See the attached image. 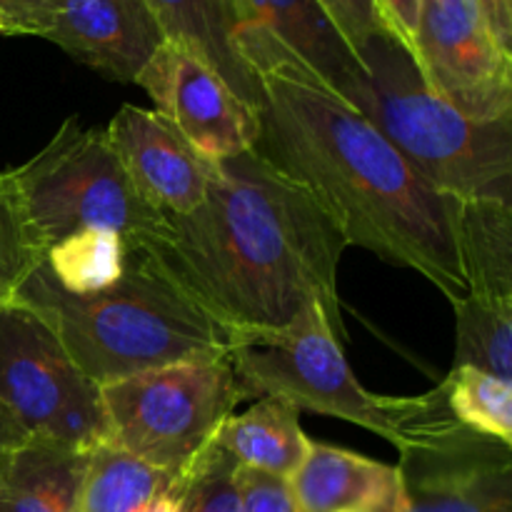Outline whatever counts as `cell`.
I'll return each mask as SVG.
<instances>
[{"instance_id": "17", "label": "cell", "mask_w": 512, "mask_h": 512, "mask_svg": "<svg viewBox=\"0 0 512 512\" xmlns=\"http://www.w3.org/2000/svg\"><path fill=\"white\" fill-rule=\"evenodd\" d=\"M90 450L28 438L0 465V512H80Z\"/></svg>"}, {"instance_id": "19", "label": "cell", "mask_w": 512, "mask_h": 512, "mask_svg": "<svg viewBox=\"0 0 512 512\" xmlns=\"http://www.w3.org/2000/svg\"><path fill=\"white\" fill-rule=\"evenodd\" d=\"M460 258L468 298L512 308V203H460Z\"/></svg>"}, {"instance_id": "32", "label": "cell", "mask_w": 512, "mask_h": 512, "mask_svg": "<svg viewBox=\"0 0 512 512\" xmlns=\"http://www.w3.org/2000/svg\"><path fill=\"white\" fill-rule=\"evenodd\" d=\"M138 512H183V488H180V475L168 490L155 495L150 503H145Z\"/></svg>"}, {"instance_id": "16", "label": "cell", "mask_w": 512, "mask_h": 512, "mask_svg": "<svg viewBox=\"0 0 512 512\" xmlns=\"http://www.w3.org/2000/svg\"><path fill=\"white\" fill-rule=\"evenodd\" d=\"M165 40L198 53L235 95L258 110L260 88L235 45L240 13L235 0H145Z\"/></svg>"}, {"instance_id": "13", "label": "cell", "mask_w": 512, "mask_h": 512, "mask_svg": "<svg viewBox=\"0 0 512 512\" xmlns=\"http://www.w3.org/2000/svg\"><path fill=\"white\" fill-rule=\"evenodd\" d=\"M45 40L118 83H135L165 35L145 0H55Z\"/></svg>"}, {"instance_id": "18", "label": "cell", "mask_w": 512, "mask_h": 512, "mask_svg": "<svg viewBox=\"0 0 512 512\" xmlns=\"http://www.w3.org/2000/svg\"><path fill=\"white\" fill-rule=\"evenodd\" d=\"M313 440L300 428V410L275 398H258L245 413L230 415L215 435L240 468L288 480Z\"/></svg>"}, {"instance_id": "24", "label": "cell", "mask_w": 512, "mask_h": 512, "mask_svg": "<svg viewBox=\"0 0 512 512\" xmlns=\"http://www.w3.org/2000/svg\"><path fill=\"white\" fill-rule=\"evenodd\" d=\"M45 253L48 245L30 225L8 173H0V288H18L45 263Z\"/></svg>"}, {"instance_id": "20", "label": "cell", "mask_w": 512, "mask_h": 512, "mask_svg": "<svg viewBox=\"0 0 512 512\" xmlns=\"http://www.w3.org/2000/svg\"><path fill=\"white\" fill-rule=\"evenodd\" d=\"M178 480L110 443L95 445L88 453L80 512H138L145 503Z\"/></svg>"}, {"instance_id": "23", "label": "cell", "mask_w": 512, "mask_h": 512, "mask_svg": "<svg viewBox=\"0 0 512 512\" xmlns=\"http://www.w3.org/2000/svg\"><path fill=\"white\" fill-rule=\"evenodd\" d=\"M455 423L512 445V383L475 368H453L440 383Z\"/></svg>"}, {"instance_id": "34", "label": "cell", "mask_w": 512, "mask_h": 512, "mask_svg": "<svg viewBox=\"0 0 512 512\" xmlns=\"http://www.w3.org/2000/svg\"><path fill=\"white\" fill-rule=\"evenodd\" d=\"M340 512H360V510H340Z\"/></svg>"}, {"instance_id": "27", "label": "cell", "mask_w": 512, "mask_h": 512, "mask_svg": "<svg viewBox=\"0 0 512 512\" xmlns=\"http://www.w3.org/2000/svg\"><path fill=\"white\" fill-rule=\"evenodd\" d=\"M240 512H298L288 480L240 468Z\"/></svg>"}, {"instance_id": "12", "label": "cell", "mask_w": 512, "mask_h": 512, "mask_svg": "<svg viewBox=\"0 0 512 512\" xmlns=\"http://www.w3.org/2000/svg\"><path fill=\"white\" fill-rule=\"evenodd\" d=\"M105 133L150 208L163 215H185L203 203L215 163L205 160L163 115L123 105Z\"/></svg>"}, {"instance_id": "22", "label": "cell", "mask_w": 512, "mask_h": 512, "mask_svg": "<svg viewBox=\"0 0 512 512\" xmlns=\"http://www.w3.org/2000/svg\"><path fill=\"white\" fill-rule=\"evenodd\" d=\"M453 368H475L512 383V308L468 298L453 303Z\"/></svg>"}, {"instance_id": "3", "label": "cell", "mask_w": 512, "mask_h": 512, "mask_svg": "<svg viewBox=\"0 0 512 512\" xmlns=\"http://www.w3.org/2000/svg\"><path fill=\"white\" fill-rule=\"evenodd\" d=\"M10 300L38 315L95 385L230 353L228 335L135 248L108 290L65 293L40 265Z\"/></svg>"}, {"instance_id": "14", "label": "cell", "mask_w": 512, "mask_h": 512, "mask_svg": "<svg viewBox=\"0 0 512 512\" xmlns=\"http://www.w3.org/2000/svg\"><path fill=\"white\" fill-rule=\"evenodd\" d=\"M290 498L298 512H400L403 480L398 465L310 443L303 463L288 478Z\"/></svg>"}, {"instance_id": "21", "label": "cell", "mask_w": 512, "mask_h": 512, "mask_svg": "<svg viewBox=\"0 0 512 512\" xmlns=\"http://www.w3.org/2000/svg\"><path fill=\"white\" fill-rule=\"evenodd\" d=\"M128 250V243L113 230H78L55 240L43 265L65 293L93 295L118 283Z\"/></svg>"}, {"instance_id": "15", "label": "cell", "mask_w": 512, "mask_h": 512, "mask_svg": "<svg viewBox=\"0 0 512 512\" xmlns=\"http://www.w3.org/2000/svg\"><path fill=\"white\" fill-rule=\"evenodd\" d=\"M240 23L260 25L293 50L340 95L363 73L358 53L338 30L320 0H235Z\"/></svg>"}, {"instance_id": "25", "label": "cell", "mask_w": 512, "mask_h": 512, "mask_svg": "<svg viewBox=\"0 0 512 512\" xmlns=\"http://www.w3.org/2000/svg\"><path fill=\"white\" fill-rule=\"evenodd\" d=\"M180 488L183 512H240V465L215 440L180 473Z\"/></svg>"}, {"instance_id": "9", "label": "cell", "mask_w": 512, "mask_h": 512, "mask_svg": "<svg viewBox=\"0 0 512 512\" xmlns=\"http://www.w3.org/2000/svg\"><path fill=\"white\" fill-rule=\"evenodd\" d=\"M410 53L430 88L465 118H512V53L495 40L478 0H420Z\"/></svg>"}, {"instance_id": "1", "label": "cell", "mask_w": 512, "mask_h": 512, "mask_svg": "<svg viewBox=\"0 0 512 512\" xmlns=\"http://www.w3.org/2000/svg\"><path fill=\"white\" fill-rule=\"evenodd\" d=\"M235 45L260 88L253 150L325 210L345 243L415 270L450 305L468 295L460 203L438 193L383 133L260 25Z\"/></svg>"}, {"instance_id": "7", "label": "cell", "mask_w": 512, "mask_h": 512, "mask_svg": "<svg viewBox=\"0 0 512 512\" xmlns=\"http://www.w3.org/2000/svg\"><path fill=\"white\" fill-rule=\"evenodd\" d=\"M105 443L180 475L248 400L228 355L188 360L100 385Z\"/></svg>"}, {"instance_id": "33", "label": "cell", "mask_w": 512, "mask_h": 512, "mask_svg": "<svg viewBox=\"0 0 512 512\" xmlns=\"http://www.w3.org/2000/svg\"><path fill=\"white\" fill-rule=\"evenodd\" d=\"M10 298H13V290H8V288H0V310H3L5 305L10 303Z\"/></svg>"}, {"instance_id": "29", "label": "cell", "mask_w": 512, "mask_h": 512, "mask_svg": "<svg viewBox=\"0 0 512 512\" xmlns=\"http://www.w3.org/2000/svg\"><path fill=\"white\" fill-rule=\"evenodd\" d=\"M380 13H383L385 25L390 28V33L405 45V48H413V35L415 25H418V10L420 0H378Z\"/></svg>"}, {"instance_id": "26", "label": "cell", "mask_w": 512, "mask_h": 512, "mask_svg": "<svg viewBox=\"0 0 512 512\" xmlns=\"http://www.w3.org/2000/svg\"><path fill=\"white\" fill-rule=\"evenodd\" d=\"M325 13L333 18L350 48L358 53L373 35L390 30L380 13L378 0H320Z\"/></svg>"}, {"instance_id": "2", "label": "cell", "mask_w": 512, "mask_h": 512, "mask_svg": "<svg viewBox=\"0 0 512 512\" xmlns=\"http://www.w3.org/2000/svg\"><path fill=\"white\" fill-rule=\"evenodd\" d=\"M135 250L230 338L275 333L323 305L340 335L343 233L255 150L215 163L205 200L163 215Z\"/></svg>"}, {"instance_id": "10", "label": "cell", "mask_w": 512, "mask_h": 512, "mask_svg": "<svg viewBox=\"0 0 512 512\" xmlns=\"http://www.w3.org/2000/svg\"><path fill=\"white\" fill-rule=\"evenodd\" d=\"M398 453L400 512H512V445L445 415Z\"/></svg>"}, {"instance_id": "6", "label": "cell", "mask_w": 512, "mask_h": 512, "mask_svg": "<svg viewBox=\"0 0 512 512\" xmlns=\"http://www.w3.org/2000/svg\"><path fill=\"white\" fill-rule=\"evenodd\" d=\"M5 173L48 248L90 228L113 230L133 248L163 220L125 173L105 128H83L78 118L65 120L40 153Z\"/></svg>"}, {"instance_id": "28", "label": "cell", "mask_w": 512, "mask_h": 512, "mask_svg": "<svg viewBox=\"0 0 512 512\" xmlns=\"http://www.w3.org/2000/svg\"><path fill=\"white\" fill-rule=\"evenodd\" d=\"M55 0H0V35L43 38Z\"/></svg>"}, {"instance_id": "11", "label": "cell", "mask_w": 512, "mask_h": 512, "mask_svg": "<svg viewBox=\"0 0 512 512\" xmlns=\"http://www.w3.org/2000/svg\"><path fill=\"white\" fill-rule=\"evenodd\" d=\"M135 85L153 98L155 113L210 163L248 153L258 140V110L243 103L198 53L175 40H163Z\"/></svg>"}, {"instance_id": "5", "label": "cell", "mask_w": 512, "mask_h": 512, "mask_svg": "<svg viewBox=\"0 0 512 512\" xmlns=\"http://www.w3.org/2000/svg\"><path fill=\"white\" fill-rule=\"evenodd\" d=\"M343 345L330 315L315 303L288 328L233 340L228 360L248 398H275L295 410L345 420L398 450L450 415L440 385L418 398L370 393L355 378Z\"/></svg>"}, {"instance_id": "4", "label": "cell", "mask_w": 512, "mask_h": 512, "mask_svg": "<svg viewBox=\"0 0 512 512\" xmlns=\"http://www.w3.org/2000/svg\"><path fill=\"white\" fill-rule=\"evenodd\" d=\"M363 73L348 98L438 193L512 203V118L480 123L440 98L390 30L358 50Z\"/></svg>"}, {"instance_id": "30", "label": "cell", "mask_w": 512, "mask_h": 512, "mask_svg": "<svg viewBox=\"0 0 512 512\" xmlns=\"http://www.w3.org/2000/svg\"><path fill=\"white\" fill-rule=\"evenodd\" d=\"M495 40L512 53V0H478Z\"/></svg>"}, {"instance_id": "31", "label": "cell", "mask_w": 512, "mask_h": 512, "mask_svg": "<svg viewBox=\"0 0 512 512\" xmlns=\"http://www.w3.org/2000/svg\"><path fill=\"white\" fill-rule=\"evenodd\" d=\"M28 438L30 435L15 423L13 415H10L8 410L3 408V403H0V465H3L5 458H8L13 450H18Z\"/></svg>"}, {"instance_id": "8", "label": "cell", "mask_w": 512, "mask_h": 512, "mask_svg": "<svg viewBox=\"0 0 512 512\" xmlns=\"http://www.w3.org/2000/svg\"><path fill=\"white\" fill-rule=\"evenodd\" d=\"M0 403L30 438L75 450L105 443L100 385L80 373L38 315L13 300L0 310Z\"/></svg>"}]
</instances>
